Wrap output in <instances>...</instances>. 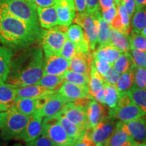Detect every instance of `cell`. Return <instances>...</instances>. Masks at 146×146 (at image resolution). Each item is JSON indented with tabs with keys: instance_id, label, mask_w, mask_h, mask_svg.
I'll list each match as a JSON object with an SVG mask.
<instances>
[{
	"instance_id": "obj_40",
	"label": "cell",
	"mask_w": 146,
	"mask_h": 146,
	"mask_svg": "<svg viewBox=\"0 0 146 146\" xmlns=\"http://www.w3.org/2000/svg\"><path fill=\"white\" fill-rule=\"evenodd\" d=\"M134 70V85L141 89H146V68L137 66L133 64Z\"/></svg>"
},
{
	"instance_id": "obj_53",
	"label": "cell",
	"mask_w": 146,
	"mask_h": 146,
	"mask_svg": "<svg viewBox=\"0 0 146 146\" xmlns=\"http://www.w3.org/2000/svg\"><path fill=\"white\" fill-rule=\"evenodd\" d=\"M94 100H96L97 102H99L100 104H101L102 106H105V87L104 89H102L101 91H100L97 94V95L95 97Z\"/></svg>"
},
{
	"instance_id": "obj_38",
	"label": "cell",
	"mask_w": 146,
	"mask_h": 146,
	"mask_svg": "<svg viewBox=\"0 0 146 146\" xmlns=\"http://www.w3.org/2000/svg\"><path fill=\"white\" fill-rule=\"evenodd\" d=\"M118 15L119 16L120 23L122 25V31L123 33L129 36L131 32V18L129 17L127 11L121 2L117 6Z\"/></svg>"
},
{
	"instance_id": "obj_30",
	"label": "cell",
	"mask_w": 146,
	"mask_h": 146,
	"mask_svg": "<svg viewBox=\"0 0 146 146\" xmlns=\"http://www.w3.org/2000/svg\"><path fill=\"white\" fill-rule=\"evenodd\" d=\"M14 107L18 112L29 116L36 112V99L28 98H16Z\"/></svg>"
},
{
	"instance_id": "obj_54",
	"label": "cell",
	"mask_w": 146,
	"mask_h": 146,
	"mask_svg": "<svg viewBox=\"0 0 146 146\" xmlns=\"http://www.w3.org/2000/svg\"><path fill=\"white\" fill-rule=\"evenodd\" d=\"M146 7V0H135V11Z\"/></svg>"
},
{
	"instance_id": "obj_14",
	"label": "cell",
	"mask_w": 146,
	"mask_h": 146,
	"mask_svg": "<svg viewBox=\"0 0 146 146\" xmlns=\"http://www.w3.org/2000/svg\"><path fill=\"white\" fill-rule=\"evenodd\" d=\"M58 18V25L69 27L76 15L73 0H56L55 3Z\"/></svg>"
},
{
	"instance_id": "obj_43",
	"label": "cell",
	"mask_w": 146,
	"mask_h": 146,
	"mask_svg": "<svg viewBox=\"0 0 146 146\" xmlns=\"http://www.w3.org/2000/svg\"><path fill=\"white\" fill-rule=\"evenodd\" d=\"M26 146H57L47 137L41 135L39 137L28 142Z\"/></svg>"
},
{
	"instance_id": "obj_9",
	"label": "cell",
	"mask_w": 146,
	"mask_h": 146,
	"mask_svg": "<svg viewBox=\"0 0 146 146\" xmlns=\"http://www.w3.org/2000/svg\"><path fill=\"white\" fill-rule=\"evenodd\" d=\"M99 11V10H98ZM98 12V11H97ZM97 12L94 14H76L73 22L83 28L88 39L91 50L94 51L98 45V19Z\"/></svg>"
},
{
	"instance_id": "obj_22",
	"label": "cell",
	"mask_w": 146,
	"mask_h": 146,
	"mask_svg": "<svg viewBox=\"0 0 146 146\" xmlns=\"http://www.w3.org/2000/svg\"><path fill=\"white\" fill-rule=\"evenodd\" d=\"M38 21L42 28L50 29L58 25V18L54 5L45 8L36 7Z\"/></svg>"
},
{
	"instance_id": "obj_8",
	"label": "cell",
	"mask_w": 146,
	"mask_h": 146,
	"mask_svg": "<svg viewBox=\"0 0 146 146\" xmlns=\"http://www.w3.org/2000/svg\"><path fill=\"white\" fill-rule=\"evenodd\" d=\"M90 100V98H83L68 102L60 112L71 122L88 130L87 107Z\"/></svg>"
},
{
	"instance_id": "obj_45",
	"label": "cell",
	"mask_w": 146,
	"mask_h": 146,
	"mask_svg": "<svg viewBox=\"0 0 146 146\" xmlns=\"http://www.w3.org/2000/svg\"><path fill=\"white\" fill-rule=\"evenodd\" d=\"M119 76L120 74L114 70L112 66H111L109 70L105 73L103 77L104 78L106 83L115 85L118 81V78H119Z\"/></svg>"
},
{
	"instance_id": "obj_56",
	"label": "cell",
	"mask_w": 146,
	"mask_h": 146,
	"mask_svg": "<svg viewBox=\"0 0 146 146\" xmlns=\"http://www.w3.org/2000/svg\"><path fill=\"white\" fill-rule=\"evenodd\" d=\"M140 33H141V35H143L146 38V27H144V28L141 31H140Z\"/></svg>"
},
{
	"instance_id": "obj_19",
	"label": "cell",
	"mask_w": 146,
	"mask_h": 146,
	"mask_svg": "<svg viewBox=\"0 0 146 146\" xmlns=\"http://www.w3.org/2000/svg\"><path fill=\"white\" fill-rule=\"evenodd\" d=\"M106 115L104 106L96 100H89L87 107V118L88 130H93L97 127L100 120Z\"/></svg>"
},
{
	"instance_id": "obj_46",
	"label": "cell",
	"mask_w": 146,
	"mask_h": 146,
	"mask_svg": "<svg viewBox=\"0 0 146 146\" xmlns=\"http://www.w3.org/2000/svg\"><path fill=\"white\" fill-rule=\"evenodd\" d=\"M118 14V9L116 5L111 7L108 9H106L105 10L102 11V17L103 18V19L107 22L108 23L110 24L111 22L113 20L115 16L117 15Z\"/></svg>"
},
{
	"instance_id": "obj_49",
	"label": "cell",
	"mask_w": 146,
	"mask_h": 146,
	"mask_svg": "<svg viewBox=\"0 0 146 146\" xmlns=\"http://www.w3.org/2000/svg\"><path fill=\"white\" fill-rule=\"evenodd\" d=\"M75 11L77 14H85L87 12V4L85 0H73Z\"/></svg>"
},
{
	"instance_id": "obj_36",
	"label": "cell",
	"mask_w": 146,
	"mask_h": 146,
	"mask_svg": "<svg viewBox=\"0 0 146 146\" xmlns=\"http://www.w3.org/2000/svg\"><path fill=\"white\" fill-rule=\"evenodd\" d=\"M131 31L140 33L146 27V7L137 10L131 18Z\"/></svg>"
},
{
	"instance_id": "obj_17",
	"label": "cell",
	"mask_w": 146,
	"mask_h": 146,
	"mask_svg": "<svg viewBox=\"0 0 146 146\" xmlns=\"http://www.w3.org/2000/svg\"><path fill=\"white\" fill-rule=\"evenodd\" d=\"M43 118L36 113L29 116L28 123L20 139L28 143L35 139L41 135L42 122Z\"/></svg>"
},
{
	"instance_id": "obj_21",
	"label": "cell",
	"mask_w": 146,
	"mask_h": 146,
	"mask_svg": "<svg viewBox=\"0 0 146 146\" xmlns=\"http://www.w3.org/2000/svg\"><path fill=\"white\" fill-rule=\"evenodd\" d=\"M57 114L58 122L62 126V127L64 129L65 131L70 137L71 139L75 142V143L81 141V139L86 134L88 130L71 122L60 112H58Z\"/></svg>"
},
{
	"instance_id": "obj_28",
	"label": "cell",
	"mask_w": 146,
	"mask_h": 146,
	"mask_svg": "<svg viewBox=\"0 0 146 146\" xmlns=\"http://www.w3.org/2000/svg\"><path fill=\"white\" fill-rule=\"evenodd\" d=\"M122 53L123 52L118 49L108 44L98 47V50L93 52V56L95 58L105 60L112 66L115 61L118 59Z\"/></svg>"
},
{
	"instance_id": "obj_11",
	"label": "cell",
	"mask_w": 146,
	"mask_h": 146,
	"mask_svg": "<svg viewBox=\"0 0 146 146\" xmlns=\"http://www.w3.org/2000/svg\"><path fill=\"white\" fill-rule=\"evenodd\" d=\"M116 125V121L110 118L106 114L93 130H88L89 137L95 144L103 143L110 137L114 132Z\"/></svg>"
},
{
	"instance_id": "obj_26",
	"label": "cell",
	"mask_w": 146,
	"mask_h": 146,
	"mask_svg": "<svg viewBox=\"0 0 146 146\" xmlns=\"http://www.w3.org/2000/svg\"><path fill=\"white\" fill-rule=\"evenodd\" d=\"M94 61V60H93ZM106 81L103 76L97 70L95 66L94 62L91 65L90 76H89V82L88 85L89 93L92 99L94 100L95 97L102 89L105 87Z\"/></svg>"
},
{
	"instance_id": "obj_2",
	"label": "cell",
	"mask_w": 146,
	"mask_h": 146,
	"mask_svg": "<svg viewBox=\"0 0 146 146\" xmlns=\"http://www.w3.org/2000/svg\"><path fill=\"white\" fill-rule=\"evenodd\" d=\"M40 27L29 25L13 15L0 3V42L12 50L31 46L39 39Z\"/></svg>"
},
{
	"instance_id": "obj_39",
	"label": "cell",
	"mask_w": 146,
	"mask_h": 146,
	"mask_svg": "<svg viewBox=\"0 0 146 146\" xmlns=\"http://www.w3.org/2000/svg\"><path fill=\"white\" fill-rule=\"evenodd\" d=\"M130 49L146 52V38L140 33L131 31L129 35Z\"/></svg>"
},
{
	"instance_id": "obj_15",
	"label": "cell",
	"mask_w": 146,
	"mask_h": 146,
	"mask_svg": "<svg viewBox=\"0 0 146 146\" xmlns=\"http://www.w3.org/2000/svg\"><path fill=\"white\" fill-rule=\"evenodd\" d=\"M67 38L73 42L78 53L90 52V46L86 35L83 28L78 25H70L66 31Z\"/></svg>"
},
{
	"instance_id": "obj_25",
	"label": "cell",
	"mask_w": 146,
	"mask_h": 146,
	"mask_svg": "<svg viewBox=\"0 0 146 146\" xmlns=\"http://www.w3.org/2000/svg\"><path fill=\"white\" fill-rule=\"evenodd\" d=\"M13 55V50L4 45H0V85L5 83L7 81Z\"/></svg>"
},
{
	"instance_id": "obj_62",
	"label": "cell",
	"mask_w": 146,
	"mask_h": 146,
	"mask_svg": "<svg viewBox=\"0 0 146 146\" xmlns=\"http://www.w3.org/2000/svg\"><path fill=\"white\" fill-rule=\"evenodd\" d=\"M27 1H31V2H33V0H27Z\"/></svg>"
},
{
	"instance_id": "obj_1",
	"label": "cell",
	"mask_w": 146,
	"mask_h": 146,
	"mask_svg": "<svg viewBox=\"0 0 146 146\" xmlns=\"http://www.w3.org/2000/svg\"><path fill=\"white\" fill-rule=\"evenodd\" d=\"M13 55L5 83L19 87L37 83L43 74L44 54L39 47H28Z\"/></svg>"
},
{
	"instance_id": "obj_24",
	"label": "cell",
	"mask_w": 146,
	"mask_h": 146,
	"mask_svg": "<svg viewBox=\"0 0 146 146\" xmlns=\"http://www.w3.org/2000/svg\"><path fill=\"white\" fill-rule=\"evenodd\" d=\"M57 92L50 90L37 84L27 85V86L17 87V98H28L38 99L43 96H48Z\"/></svg>"
},
{
	"instance_id": "obj_51",
	"label": "cell",
	"mask_w": 146,
	"mask_h": 146,
	"mask_svg": "<svg viewBox=\"0 0 146 146\" xmlns=\"http://www.w3.org/2000/svg\"><path fill=\"white\" fill-rule=\"evenodd\" d=\"M56 0H33V2L36 7L45 8L54 5Z\"/></svg>"
},
{
	"instance_id": "obj_42",
	"label": "cell",
	"mask_w": 146,
	"mask_h": 146,
	"mask_svg": "<svg viewBox=\"0 0 146 146\" xmlns=\"http://www.w3.org/2000/svg\"><path fill=\"white\" fill-rule=\"evenodd\" d=\"M133 63L137 66L146 68V52L136 49H130L129 50Z\"/></svg>"
},
{
	"instance_id": "obj_60",
	"label": "cell",
	"mask_w": 146,
	"mask_h": 146,
	"mask_svg": "<svg viewBox=\"0 0 146 146\" xmlns=\"http://www.w3.org/2000/svg\"><path fill=\"white\" fill-rule=\"evenodd\" d=\"M1 126V112H0V129Z\"/></svg>"
},
{
	"instance_id": "obj_58",
	"label": "cell",
	"mask_w": 146,
	"mask_h": 146,
	"mask_svg": "<svg viewBox=\"0 0 146 146\" xmlns=\"http://www.w3.org/2000/svg\"><path fill=\"white\" fill-rule=\"evenodd\" d=\"M113 1H114L115 4H116V6H118V5L120 4V3L121 2V1H122V0H113Z\"/></svg>"
},
{
	"instance_id": "obj_27",
	"label": "cell",
	"mask_w": 146,
	"mask_h": 146,
	"mask_svg": "<svg viewBox=\"0 0 146 146\" xmlns=\"http://www.w3.org/2000/svg\"><path fill=\"white\" fill-rule=\"evenodd\" d=\"M129 36L123 32L111 28L109 36V45L114 47L122 52H127L130 50Z\"/></svg>"
},
{
	"instance_id": "obj_33",
	"label": "cell",
	"mask_w": 146,
	"mask_h": 146,
	"mask_svg": "<svg viewBox=\"0 0 146 146\" xmlns=\"http://www.w3.org/2000/svg\"><path fill=\"white\" fill-rule=\"evenodd\" d=\"M131 100L146 116V89H141L135 85L129 90Z\"/></svg>"
},
{
	"instance_id": "obj_16",
	"label": "cell",
	"mask_w": 146,
	"mask_h": 146,
	"mask_svg": "<svg viewBox=\"0 0 146 146\" xmlns=\"http://www.w3.org/2000/svg\"><path fill=\"white\" fill-rule=\"evenodd\" d=\"M58 93L70 102L83 98L92 99L89 95L88 86L76 85L67 81L64 82L60 88L58 89Z\"/></svg>"
},
{
	"instance_id": "obj_20",
	"label": "cell",
	"mask_w": 146,
	"mask_h": 146,
	"mask_svg": "<svg viewBox=\"0 0 146 146\" xmlns=\"http://www.w3.org/2000/svg\"><path fill=\"white\" fill-rule=\"evenodd\" d=\"M17 98V87L4 83L0 85V112L14 106Z\"/></svg>"
},
{
	"instance_id": "obj_3",
	"label": "cell",
	"mask_w": 146,
	"mask_h": 146,
	"mask_svg": "<svg viewBox=\"0 0 146 146\" xmlns=\"http://www.w3.org/2000/svg\"><path fill=\"white\" fill-rule=\"evenodd\" d=\"M29 116L24 115L13 107L1 112L0 139L3 141L20 139L28 123Z\"/></svg>"
},
{
	"instance_id": "obj_41",
	"label": "cell",
	"mask_w": 146,
	"mask_h": 146,
	"mask_svg": "<svg viewBox=\"0 0 146 146\" xmlns=\"http://www.w3.org/2000/svg\"><path fill=\"white\" fill-rule=\"evenodd\" d=\"M77 53L78 52L74 43L67 38L66 41L64 43L62 48L60 51V56L70 61Z\"/></svg>"
},
{
	"instance_id": "obj_63",
	"label": "cell",
	"mask_w": 146,
	"mask_h": 146,
	"mask_svg": "<svg viewBox=\"0 0 146 146\" xmlns=\"http://www.w3.org/2000/svg\"><path fill=\"white\" fill-rule=\"evenodd\" d=\"M0 45H1V42H0Z\"/></svg>"
},
{
	"instance_id": "obj_10",
	"label": "cell",
	"mask_w": 146,
	"mask_h": 146,
	"mask_svg": "<svg viewBox=\"0 0 146 146\" xmlns=\"http://www.w3.org/2000/svg\"><path fill=\"white\" fill-rule=\"evenodd\" d=\"M44 54V67L43 74L62 75L69 70L70 61L62 57L60 55L43 52Z\"/></svg>"
},
{
	"instance_id": "obj_4",
	"label": "cell",
	"mask_w": 146,
	"mask_h": 146,
	"mask_svg": "<svg viewBox=\"0 0 146 146\" xmlns=\"http://www.w3.org/2000/svg\"><path fill=\"white\" fill-rule=\"evenodd\" d=\"M143 115V112L133 103L127 91L119 94L117 106L114 109H110L108 116L115 120L127 123Z\"/></svg>"
},
{
	"instance_id": "obj_7",
	"label": "cell",
	"mask_w": 146,
	"mask_h": 146,
	"mask_svg": "<svg viewBox=\"0 0 146 146\" xmlns=\"http://www.w3.org/2000/svg\"><path fill=\"white\" fill-rule=\"evenodd\" d=\"M41 135L52 140L57 146H74L76 144L58 122L57 114L43 119Z\"/></svg>"
},
{
	"instance_id": "obj_6",
	"label": "cell",
	"mask_w": 146,
	"mask_h": 146,
	"mask_svg": "<svg viewBox=\"0 0 146 146\" xmlns=\"http://www.w3.org/2000/svg\"><path fill=\"white\" fill-rule=\"evenodd\" d=\"M67 27L60 25L41 31L39 40L43 52L60 54L64 43L67 39Z\"/></svg>"
},
{
	"instance_id": "obj_48",
	"label": "cell",
	"mask_w": 146,
	"mask_h": 146,
	"mask_svg": "<svg viewBox=\"0 0 146 146\" xmlns=\"http://www.w3.org/2000/svg\"><path fill=\"white\" fill-rule=\"evenodd\" d=\"M87 4V12L94 14L97 11L100 10V0H85Z\"/></svg>"
},
{
	"instance_id": "obj_35",
	"label": "cell",
	"mask_w": 146,
	"mask_h": 146,
	"mask_svg": "<svg viewBox=\"0 0 146 146\" xmlns=\"http://www.w3.org/2000/svg\"><path fill=\"white\" fill-rule=\"evenodd\" d=\"M119 98V92L114 85L106 83L105 85V103L110 109L116 107Z\"/></svg>"
},
{
	"instance_id": "obj_59",
	"label": "cell",
	"mask_w": 146,
	"mask_h": 146,
	"mask_svg": "<svg viewBox=\"0 0 146 146\" xmlns=\"http://www.w3.org/2000/svg\"><path fill=\"white\" fill-rule=\"evenodd\" d=\"M94 146H104V143H96V144H95Z\"/></svg>"
},
{
	"instance_id": "obj_13",
	"label": "cell",
	"mask_w": 146,
	"mask_h": 146,
	"mask_svg": "<svg viewBox=\"0 0 146 146\" xmlns=\"http://www.w3.org/2000/svg\"><path fill=\"white\" fill-rule=\"evenodd\" d=\"M123 122H116L114 132L106 141L104 146H131L135 143Z\"/></svg>"
},
{
	"instance_id": "obj_57",
	"label": "cell",
	"mask_w": 146,
	"mask_h": 146,
	"mask_svg": "<svg viewBox=\"0 0 146 146\" xmlns=\"http://www.w3.org/2000/svg\"><path fill=\"white\" fill-rule=\"evenodd\" d=\"M0 146H8V144L5 143V141L0 139Z\"/></svg>"
},
{
	"instance_id": "obj_5",
	"label": "cell",
	"mask_w": 146,
	"mask_h": 146,
	"mask_svg": "<svg viewBox=\"0 0 146 146\" xmlns=\"http://www.w3.org/2000/svg\"><path fill=\"white\" fill-rule=\"evenodd\" d=\"M13 15L35 27H39L36 6L27 0H0Z\"/></svg>"
},
{
	"instance_id": "obj_31",
	"label": "cell",
	"mask_w": 146,
	"mask_h": 146,
	"mask_svg": "<svg viewBox=\"0 0 146 146\" xmlns=\"http://www.w3.org/2000/svg\"><path fill=\"white\" fill-rule=\"evenodd\" d=\"M64 82V78L62 75L56 74H43L41 78L35 84L41 85L45 88L58 91Z\"/></svg>"
},
{
	"instance_id": "obj_50",
	"label": "cell",
	"mask_w": 146,
	"mask_h": 146,
	"mask_svg": "<svg viewBox=\"0 0 146 146\" xmlns=\"http://www.w3.org/2000/svg\"><path fill=\"white\" fill-rule=\"evenodd\" d=\"M95 143L91 139L90 137L88 132L86 133V134L84 135L83 138L81 139V141H79L78 143H76L74 146H94Z\"/></svg>"
},
{
	"instance_id": "obj_37",
	"label": "cell",
	"mask_w": 146,
	"mask_h": 146,
	"mask_svg": "<svg viewBox=\"0 0 146 146\" xmlns=\"http://www.w3.org/2000/svg\"><path fill=\"white\" fill-rule=\"evenodd\" d=\"M64 81L76 84L78 85H86L88 86L89 82V76L86 74H81L70 70H66L63 74Z\"/></svg>"
},
{
	"instance_id": "obj_23",
	"label": "cell",
	"mask_w": 146,
	"mask_h": 146,
	"mask_svg": "<svg viewBox=\"0 0 146 146\" xmlns=\"http://www.w3.org/2000/svg\"><path fill=\"white\" fill-rule=\"evenodd\" d=\"M125 124L135 141L146 143V116L143 115Z\"/></svg>"
},
{
	"instance_id": "obj_34",
	"label": "cell",
	"mask_w": 146,
	"mask_h": 146,
	"mask_svg": "<svg viewBox=\"0 0 146 146\" xmlns=\"http://www.w3.org/2000/svg\"><path fill=\"white\" fill-rule=\"evenodd\" d=\"M133 64L132 58L129 52H123L115 61L112 67L120 75L129 70Z\"/></svg>"
},
{
	"instance_id": "obj_55",
	"label": "cell",
	"mask_w": 146,
	"mask_h": 146,
	"mask_svg": "<svg viewBox=\"0 0 146 146\" xmlns=\"http://www.w3.org/2000/svg\"><path fill=\"white\" fill-rule=\"evenodd\" d=\"M131 146H146V143L143 142H135Z\"/></svg>"
},
{
	"instance_id": "obj_61",
	"label": "cell",
	"mask_w": 146,
	"mask_h": 146,
	"mask_svg": "<svg viewBox=\"0 0 146 146\" xmlns=\"http://www.w3.org/2000/svg\"><path fill=\"white\" fill-rule=\"evenodd\" d=\"M14 146H23V145H21V144H15Z\"/></svg>"
},
{
	"instance_id": "obj_47",
	"label": "cell",
	"mask_w": 146,
	"mask_h": 146,
	"mask_svg": "<svg viewBox=\"0 0 146 146\" xmlns=\"http://www.w3.org/2000/svg\"><path fill=\"white\" fill-rule=\"evenodd\" d=\"M121 3L127 10V13L131 19L133 14L135 12V0H122Z\"/></svg>"
},
{
	"instance_id": "obj_32",
	"label": "cell",
	"mask_w": 146,
	"mask_h": 146,
	"mask_svg": "<svg viewBox=\"0 0 146 146\" xmlns=\"http://www.w3.org/2000/svg\"><path fill=\"white\" fill-rule=\"evenodd\" d=\"M133 85H134V70L132 64L129 70L120 74L115 86L118 89L119 94H120L122 92L129 91Z\"/></svg>"
},
{
	"instance_id": "obj_52",
	"label": "cell",
	"mask_w": 146,
	"mask_h": 146,
	"mask_svg": "<svg viewBox=\"0 0 146 146\" xmlns=\"http://www.w3.org/2000/svg\"><path fill=\"white\" fill-rule=\"evenodd\" d=\"M116 5L113 0H100V7L102 10H105Z\"/></svg>"
},
{
	"instance_id": "obj_18",
	"label": "cell",
	"mask_w": 146,
	"mask_h": 146,
	"mask_svg": "<svg viewBox=\"0 0 146 146\" xmlns=\"http://www.w3.org/2000/svg\"><path fill=\"white\" fill-rule=\"evenodd\" d=\"M94 60L93 53H77L70 60L69 70L90 76L91 65Z\"/></svg>"
},
{
	"instance_id": "obj_29",
	"label": "cell",
	"mask_w": 146,
	"mask_h": 146,
	"mask_svg": "<svg viewBox=\"0 0 146 146\" xmlns=\"http://www.w3.org/2000/svg\"><path fill=\"white\" fill-rule=\"evenodd\" d=\"M97 19H98V43L99 47L109 44V36L111 27L109 23L103 19L101 12H97Z\"/></svg>"
},
{
	"instance_id": "obj_44",
	"label": "cell",
	"mask_w": 146,
	"mask_h": 146,
	"mask_svg": "<svg viewBox=\"0 0 146 146\" xmlns=\"http://www.w3.org/2000/svg\"><path fill=\"white\" fill-rule=\"evenodd\" d=\"M94 64L96 66L97 70L99 72L102 76L104 75V74L109 70L112 66L106 61L105 60L102 58H98L94 57Z\"/></svg>"
},
{
	"instance_id": "obj_12",
	"label": "cell",
	"mask_w": 146,
	"mask_h": 146,
	"mask_svg": "<svg viewBox=\"0 0 146 146\" xmlns=\"http://www.w3.org/2000/svg\"><path fill=\"white\" fill-rule=\"evenodd\" d=\"M68 102L70 101L61 96L57 91L54 94L47 96L46 100L41 108L35 113L43 118L54 116L60 112Z\"/></svg>"
}]
</instances>
